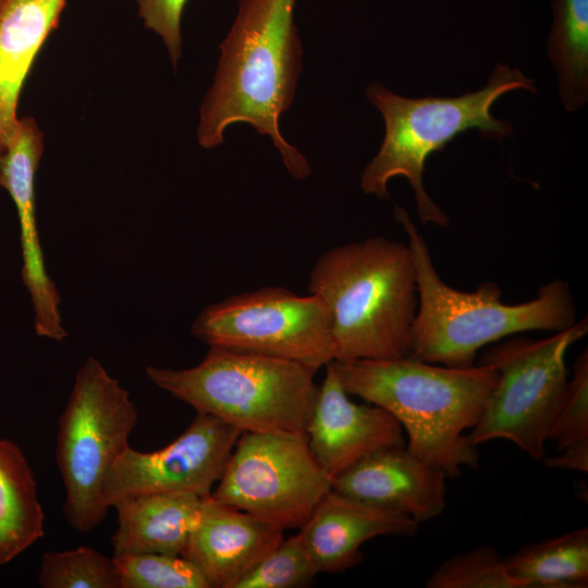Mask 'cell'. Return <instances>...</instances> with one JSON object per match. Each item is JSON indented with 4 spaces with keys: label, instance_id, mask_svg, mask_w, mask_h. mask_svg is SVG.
Instances as JSON below:
<instances>
[{
    "label": "cell",
    "instance_id": "cell-1",
    "mask_svg": "<svg viewBox=\"0 0 588 588\" xmlns=\"http://www.w3.org/2000/svg\"><path fill=\"white\" fill-rule=\"evenodd\" d=\"M297 0H240L234 22L220 44L212 85L199 108L198 144L215 148L234 123L269 136L287 172L306 179L310 166L280 131L295 99L303 48L294 20Z\"/></svg>",
    "mask_w": 588,
    "mask_h": 588
},
{
    "label": "cell",
    "instance_id": "cell-2",
    "mask_svg": "<svg viewBox=\"0 0 588 588\" xmlns=\"http://www.w3.org/2000/svg\"><path fill=\"white\" fill-rule=\"evenodd\" d=\"M333 369L348 395L393 415L406 431V449L448 477L478 468L479 454L465 431L478 422L498 380L490 366L449 367L412 356L335 359Z\"/></svg>",
    "mask_w": 588,
    "mask_h": 588
},
{
    "label": "cell",
    "instance_id": "cell-3",
    "mask_svg": "<svg viewBox=\"0 0 588 588\" xmlns=\"http://www.w3.org/2000/svg\"><path fill=\"white\" fill-rule=\"evenodd\" d=\"M394 219L406 233L416 271L418 305L412 327V357L469 367L481 347L505 336L536 330L559 332L577 322L569 285L560 279L519 304L503 303L495 282L481 283L474 292L451 287L439 275L427 242L407 211L395 206Z\"/></svg>",
    "mask_w": 588,
    "mask_h": 588
},
{
    "label": "cell",
    "instance_id": "cell-4",
    "mask_svg": "<svg viewBox=\"0 0 588 588\" xmlns=\"http://www.w3.org/2000/svg\"><path fill=\"white\" fill-rule=\"evenodd\" d=\"M308 291L330 311L335 359L411 356L418 295L407 244L379 235L336 246L315 262Z\"/></svg>",
    "mask_w": 588,
    "mask_h": 588
},
{
    "label": "cell",
    "instance_id": "cell-5",
    "mask_svg": "<svg viewBox=\"0 0 588 588\" xmlns=\"http://www.w3.org/2000/svg\"><path fill=\"white\" fill-rule=\"evenodd\" d=\"M516 89L537 91L534 79L518 68L500 63L483 88L458 97L406 98L381 83L369 84L365 94L383 118L384 136L378 152L360 174L363 192L388 199L389 181L404 176L414 191L420 221L448 226L449 216L424 187L425 163L431 154L442 150L468 130H477L483 137L495 140L511 135L512 124L494 118L491 107L502 95Z\"/></svg>",
    "mask_w": 588,
    "mask_h": 588
},
{
    "label": "cell",
    "instance_id": "cell-6",
    "mask_svg": "<svg viewBox=\"0 0 588 588\" xmlns=\"http://www.w3.org/2000/svg\"><path fill=\"white\" fill-rule=\"evenodd\" d=\"M315 373L296 362L215 346L191 368H146L156 387L242 432H305Z\"/></svg>",
    "mask_w": 588,
    "mask_h": 588
},
{
    "label": "cell",
    "instance_id": "cell-7",
    "mask_svg": "<svg viewBox=\"0 0 588 588\" xmlns=\"http://www.w3.org/2000/svg\"><path fill=\"white\" fill-rule=\"evenodd\" d=\"M130 392L103 365L88 357L76 372L59 418L56 463L64 486L63 514L70 526L87 534L107 517L108 475L137 424Z\"/></svg>",
    "mask_w": 588,
    "mask_h": 588
},
{
    "label": "cell",
    "instance_id": "cell-8",
    "mask_svg": "<svg viewBox=\"0 0 588 588\" xmlns=\"http://www.w3.org/2000/svg\"><path fill=\"white\" fill-rule=\"evenodd\" d=\"M587 332L584 318L546 339L513 338L488 348L478 364L492 367L498 380L468 436L471 443L505 439L542 460L548 430L568 385L566 353Z\"/></svg>",
    "mask_w": 588,
    "mask_h": 588
},
{
    "label": "cell",
    "instance_id": "cell-9",
    "mask_svg": "<svg viewBox=\"0 0 588 588\" xmlns=\"http://www.w3.org/2000/svg\"><path fill=\"white\" fill-rule=\"evenodd\" d=\"M204 343L302 364L316 372L336 357L332 320L317 295L266 286L207 306L192 324Z\"/></svg>",
    "mask_w": 588,
    "mask_h": 588
},
{
    "label": "cell",
    "instance_id": "cell-10",
    "mask_svg": "<svg viewBox=\"0 0 588 588\" xmlns=\"http://www.w3.org/2000/svg\"><path fill=\"white\" fill-rule=\"evenodd\" d=\"M332 481L305 432H242L210 497L285 530L305 524Z\"/></svg>",
    "mask_w": 588,
    "mask_h": 588
},
{
    "label": "cell",
    "instance_id": "cell-11",
    "mask_svg": "<svg viewBox=\"0 0 588 588\" xmlns=\"http://www.w3.org/2000/svg\"><path fill=\"white\" fill-rule=\"evenodd\" d=\"M242 431L223 420L197 413L174 441L154 452L130 445L114 462L103 491L108 509L136 494L187 491L211 494Z\"/></svg>",
    "mask_w": 588,
    "mask_h": 588
},
{
    "label": "cell",
    "instance_id": "cell-12",
    "mask_svg": "<svg viewBox=\"0 0 588 588\" xmlns=\"http://www.w3.org/2000/svg\"><path fill=\"white\" fill-rule=\"evenodd\" d=\"M305 433L313 456L332 480L375 452L405 446L397 419L378 405L353 402L331 363Z\"/></svg>",
    "mask_w": 588,
    "mask_h": 588
},
{
    "label": "cell",
    "instance_id": "cell-13",
    "mask_svg": "<svg viewBox=\"0 0 588 588\" xmlns=\"http://www.w3.org/2000/svg\"><path fill=\"white\" fill-rule=\"evenodd\" d=\"M44 151V135L32 117L19 118L3 158L2 187L17 210L22 247V280L34 309L38 336L63 341L66 330L60 313V295L46 271L35 213V174Z\"/></svg>",
    "mask_w": 588,
    "mask_h": 588
},
{
    "label": "cell",
    "instance_id": "cell-14",
    "mask_svg": "<svg viewBox=\"0 0 588 588\" xmlns=\"http://www.w3.org/2000/svg\"><path fill=\"white\" fill-rule=\"evenodd\" d=\"M446 474L405 446L375 452L332 481V490L363 503L411 516L419 524L446 505Z\"/></svg>",
    "mask_w": 588,
    "mask_h": 588
},
{
    "label": "cell",
    "instance_id": "cell-15",
    "mask_svg": "<svg viewBox=\"0 0 588 588\" xmlns=\"http://www.w3.org/2000/svg\"><path fill=\"white\" fill-rule=\"evenodd\" d=\"M281 527L233 506L203 499L199 517L183 558L210 588H234L284 538Z\"/></svg>",
    "mask_w": 588,
    "mask_h": 588
},
{
    "label": "cell",
    "instance_id": "cell-16",
    "mask_svg": "<svg viewBox=\"0 0 588 588\" xmlns=\"http://www.w3.org/2000/svg\"><path fill=\"white\" fill-rule=\"evenodd\" d=\"M418 530L419 523L408 515L331 489L297 534L318 573H340L363 560L364 542L378 536H414Z\"/></svg>",
    "mask_w": 588,
    "mask_h": 588
},
{
    "label": "cell",
    "instance_id": "cell-17",
    "mask_svg": "<svg viewBox=\"0 0 588 588\" xmlns=\"http://www.w3.org/2000/svg\"><path fill=\"white\" fill-rule=\"evenodd\" d=\"M66 0H0V154L17 125L24 82L45 40L58 27Z\"/></svg>",
    "mask_w": 588,
    "mask_h": 588
},
{
    "label": "cell",
    "instance_id": "cell-18",
    "mask_svg": "<svg viewBox=\"0 0 588 588\" xmlns=\"http://www.w3.org/2000/svg\"><path fill=\"white\" fill-rule=\"evenodd\" d=\"M201 497L187 491L130 495L118 500V526L111 538L114 555H183L195 528Z\"/></svg>",
    "mask_w": 588,
    "mask_h": 588
},
{
    "label": "cell",
    "instance_id": "cell-19",
    "mask_svg": "<svg viewBox=\"0 0 588 588\" xmlns=\"http://www.w3.org/2000/svg\"><path fill=\"white\" fill-rule=\"evenodd\" d=\"M44 526L34 471L22 449L0 438V565L41 539Z\"/></svg>",
    "mask_w": 588,
    "mask_h": 588
},
{
    "label": "cell",
    "instance_id": "cell-20",
    "mask_svg": "<svg viewBox=\"0 0 588 588\" xmlns=\"http://www.w3.org/2000/svg\"><path fill=\"white\" fill-rule=\"evenodd\" d=\"M504 562L520 588L587 587L588 528L523 546Z\"/></svg>",
    "mask_w": 588,
    "mask_h": 588
},
{
    "label": "cell",
    "instance_id": "cell-21",
    "mask_svg": "<svg viewBox=\"0 0 588 588\" xmlns=\"http://www.w3.org/2000/svg\"><path fill=\"white\" fill-rule=\"evenodd\" d=\"M548 57L565 110L577 111L588 100V0H553Z\"/></svg>",
    "mask_w": 588,
    "mask_h": 588
},
{
    "label": "cell",
    "instance_id": "cell-22",
    "mask_svg": "<svg viewBox=\"0 0 588 588\" xmlns=\"http://www.w3.org/2000/svg\"><path fill=\"white\" fill-rule=\"evenodd\" d=\"M37 581L42 588H120L113 558L85 546L45 552Z\"/></svg>",
    "mask_w": 588,
    "mask_h": 588
},
{
    "label": "cell",
    "instance_id": "cell-23",
    "mask_svg": "<svg viewBox=\"0 0 588 588\" xmlns=\"http://www.w3.org/2000/svg\"><path fill=\"white\" fill-rule=\"evenodd\" d=\"M120 588H210L200 571L181 555H113Z\"/></svg>",
    "mask_w": 588,
    "mask_h": 588
},
{
    "label": "cell",
    "instance_id": "cell-24",
    "mask_svg": "<svg viewBox=\"0 0 588 588\" xmlns=\"http://www.w3.org/2000/svg\"><path fill=\"white\" fill-rule=\"evenodd\" d=\"M427 588H520L504 558L489 546L448 559L426 580Z\"/></svg>",
    "mask_w": 588,
    "mask_h": 588
},
{
    "label": "cell",
    "instance_id": "cell-25",
    "mask_svg": "<svg viewBox=\"0 0 588 588\" xmlns=\"http://www.w3.org/2000/svg\"><path fill=\"white\" fill-rule=\"evenodd\" d=\"M319 574L298 534L282 539L234 588H293Z\"/></svg>",
    "mask_w": 588,
    "mask_h": 588
},
{
    "label": "cell",
    "instance_id": "cell-26",
    "mask_svg": "<svg viewBox=\"0 0 588 588\" xmlns=\"http://www.w3.org/2000/svg\"><path fill=\"white\" fill-rule=\"evenodd\" d=\"M588 439V352L585 348L574 364L565 397L547 433L556 450Z\"/></svg>",
    "mask_w": 588,
    "mask_h": 588
},
{
    "label": "cell",
    "instance_id": "cell-27",
    "mask_svg": "<svg viewBox=\"0 0 588 588\" xmlns=\"http://www.w3.org/2000/svg\"><path fill=\"white\" fill-rule=\"evenodd\" d=\"M188 0H136L138 15L145 27L163 41L175 69L182 58L181 22Z\"/></svg>",
    "mask_w": 588,
    "mask_h": 588
},
{
    "label": "cell",
    "instance_id": "cell-28",
    "mask_svg": "<svg viewBox=\"0 0 588 588\" xmlns=\"http://www.w3.org/2000/svg\"><path fill=\"white\" fill-rule=\"evenodd\" d=\"M559 452L561 453L544 460L546 466L550 468L587 473L588 439L572 443Z\"/></svg>",
    "mask_w": 588,
    "mask_h": 588
},
{
    "label": "cell",
    "instance_id": "cell-29",
    "mask_svg": "<svg viewBox=\"0 0 588 588\" xmlns=\"http://www.w3.org/2000/svg\"><path fill=\"white\" fill-rule=\"evenodd\" d=\"M3 158L4 156L0 154V187H2V179H3Z\"/></svg>",
    "mask_w": 588,
    "mask_h": 588
}]
</instances>
